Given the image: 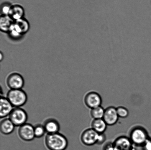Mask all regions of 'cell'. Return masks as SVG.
Segmentation results:
<instances>
[{"mask_svg":"<svg viewBox=\"0 0 151 150\" xmlns=\"http://www.w3.org/2000/svg\"><path fill=\"white\" fill-rule=\"evenodd\" d=\"M45 144L50 150H65L68 142L66 138L61 134H48L46 136Z\"/></svg>","mask_w":151,"mask_h":150,"instance_id":"6da1fadb","label":"cell"},{"mask_svg":"<svg viewBox=\"0 0 151 150\" xmlns=\"http://www.w3.org/2000/svg\"><path fill=\"white\" fill-rule=\"evenodd\" d=\"M7 98L16 108L23 106L27 101V95L22 89L10 90L7 94Z\"/></svg>","mask_w":151,"mask_h":150,"instance_id":"7a4b0ae2","label":"cell"},{"mask_svg":"<svg viewBox=\"0 0 151 150\" xmlns=\"http://www.w3.org/2000/svg\"><path fill=\"white\" fill-rule=\"evenodd\" d=\"M15 126H20L26 123L28 119L27 113L20 107L13 109L9 115V118Z\"/></svg>","mask_w":151,"mask_h":150,"instance_id":"3957f363","label":"cell"},{"mask_svg":"<svg viewBox=\"0 0 151 150\" xmlns=\"http://www.w3.org/2000/svg\"><path fill=\"white\" fill-rule=\"evenodd\" d=\"M148 139L147 132L142 127H135L130 134V140L135 145H143Z\"/></svg>","mask_w":151,"mask_h":150,"instance_id":"277c9868","label":"cell"},{"mask_svg":"<svg viewBox=\"0 0 151 150\" xmlns=\"http://www.w3.org/2000/svg\"><path fill=\"white\" fill-rule=\"evenodd\" d=\"M6 83L11 90L22 89L24 85V79L19 73H12L7 77Z\"/></svg>","mask_w":151,"mask_h":150,"instance_id":"5b68a950","label":"cell"},{"mask_svg":"<svg viewBox=\"0 0 151 150\" xmlns=\"http://www.w3.org/2000/svg\"><path fill=\"white\" fill-rule=\"evenodd\" d=\"M100 134L93 129H87L83 132L81 136V140L84 144L91 146L97 144Z\"/></svg>","mask_w":151,"mask_h":150,"instance_id":"8992f818","label":"cell"},{"mask_svg":"<svg viewBox=\"0 0 151 150\" xmlns=\"http://www.w3.org/2000/svg\"><path fill=\"white\" fill-rule=\"evenodd\" d=\"M18 134L22 140L25 141H30L35 137L34 127L29 123H25L19 127Z\"/></svg>","mask_w":151,"mask_h":150,"instance_id":"52a82bcc","label":"cell"},{"mask_svg":"<svg viewBox=\"0 0 151 150\" xmlns=\"http://www.w3.org/2000/svg\"><path fill=\"white\" fill-rule=\"evenodd\" d=\"M102 102L100 95L95 92H89L84 98V102L86 105L91 109L101 106Z\"/></svg>","mask_w":151,"mask_h":150,"instance_id":"ba28073f","label":"cell"},{"mask_svg":"<svg viewBox=\"0 0 151 150\" xmlns=\"http://www.w3.org/2000/svg\"><path fill=\"white\" fill-rule=\"evenodd\" d=\"M119 117L117 112L116 108L110 107L105 110L103 119L108 125L112 126L117 122Z\"/></svg>","mask_w":151,"mask_h":150,"instance_id":"9c48e42d","label":"cell"},{"mask_svg":"<svg viewBox=\"0 0 151 150\" xmlns=\"http://www.w3.org/2000/svg\"><path fill=\"white\" fill-rule=\"evenodd\" d=\"M14 21L8 15H1L0 18V29L5 33H9L14 28Z\"/></svg>","mask_w":151,"mask_h":150,"instance_id":"30bf717a","label":"cell"},{"mask_svg":"<svg viewBox=\"0 0 151 150\" xmlns=\"http://www.w3.org/2000/svg\"><path fill=\"white\" fill-rule=\"evenodd\" d=\"M29 22L24 17L14 21L13 29L22 36L29 31Z\"/></svg>","mask_w":151,"mask_h":150,"instance_id":"8fae6325","label":"cell"},{"mask_svg":"<svg viewBox=\"0 0 151 150\" xmlns=\"http://www.w3.org/2000/svg\"><path fill=\"white\" fill-rule=\"evenodd\" d=\"M13 106L7 98L1 97V110L0 117L4 118L9 115L13 110Z\"/></svg>","mask_w":151,"mask_h":150,"instance_id":"7c38bea8","label":"cell"},{"mask_svg":"<svg viewBox=\"0 0 151 150\" xmlns=\"http://www.w3.org/2000/svg\"><path fill=\"white\" fill-rule=\"evenodd\" d=\"M43 125L46 132L48 134L58 133L60 130V123L55 119H48L44 122Z\"/></svg>","mask_w":151,"mask_h":150,"instance_id":"4fadbf2b","label":"cell"},{"mask_svg":"<svg viewBox=\"0 0 151 150\" xmlns=\"http://www.w3.org/2000/svg\"><path fill=\"white\" fill-rule=\"evenodd\" d=\"M24 10L22 6L16 4L12 5L8 16L13 20L23 18L24 15Z\"/></svg>","mask_w":151,"mask_h":150,"instance_id":"5bb4252c","label":"cell"},{"mask_svg":"<svg viewBox=\"0 0 151 150\" xmlns=\"http://www.w3.org/2000/svg\"><path fill=\"white\" fill-rule=\"evenodd\" d=\"M131 142L130 139L124 136L118 138L114 144V150H129L131 147Z\"/></svg>","mask_w":151,"mask_h":150,"instance_id":"9a60e30c","label":"cell"},{"mask_svg":"<svg viewBox=\"0 0 151 150\" xmlns=\"http://www.w3.org/2000/svg\"><path fill=\"white\" fill-rule=\"evenodd\" d=\"M14 125L9 119H5L1 122L0 130L1 133L4 135H9L14 131Z\"/></svg>","mask_w":151,"mask_h":150,"instance_id":"2e32d148","label":"cell"},{"mask_svg":"<svg viewBox=\"0 0 151 150\" xmlns=\"http://www.w3.org/2000/svg\"><path fill=\"white\" fill-rule=\"evenodd\" d=\"M108 125L103 119H94L91 123V128L99 134H103L106 131Z\"/></svg>","mask_w":151,"mask_h":150,"instance_id":"e0dca14e","label":"cell"},{"mask_svg":"<svg viewBox=\"0 0 151 150\" xmlns=\"http://www.w3.org/2000/svg\"><path fill=\"white\" fill-rule=\"evenodd\" d=\"M105 110L101 106L91 109V114L94 119H103Z\"/></svg>","mask_w":151,"mask_h":150,"instance_id":"ac0fdd59","label":"cell"},{"mask_svg":"<svg viewBox=\"0 0 151 150\" xmlns=\"http://www.w3.org/2000/svg\"><path fill=\"white\" fill-rule=\"evenodd\" d=\"M46 132L44 125L38 124L34 127V133L35 137L40 138L43 136Z\"/></svg>","mask_w":151,"mask_h":150,"instance_id":"d6986e66","label":"cell"},{"mask_svg":"<svg viewBox=\"0 0 151 150\" xmlns=\"http://www.w3.org/2000/svg\"><path fill=\"white\" fill-rule=\"evenodd\" d=\"M118 117L122 118H127L129 115V111L127 108L122 107H119L116 108Z\"/></svg>","mask_w":151,"mask_h":150,"instance_id":"ffe728a7","label":"cell"},{"mask_svg":"<svg viewBox=\"0 0 151 150\" xmlns=\"http://www.w3.org/2000/svg\"><path fill=\"white\" fill-rule=\"evenodd\" d=\"M12 6V4H10L9 3L5 2L3 3L1 5V15H8Z\"/></svg>","mask_w":151,"mask_h":150,"instance_id":"44dd1931","label":"cell"},{"mask_svg":"<svg viewBox=\"0 0 151 150\" xmlns=\"http://www.w3.org/2000/svg\"><path fill=\"white\" fill-rule=\"evenodd\" d=\"M10 36L13 39H18L20 38L22 36V35H21L20 34L18 33L16 31L13 29L9 33Z\"/></svg>","mask_w":151,"mask_h":150,"instance_id":"7402d4cb","label":"cell"},{"mask_svg":"<svg viewBox=\"0 0 151 150\" xmlns=\"http://www.w3.org/2000/svg\"><path fill=\"white\" fill-rule=\"evenodd\" d=\"M143 146L145 150H151V139H148Z\"/></svg>","mask_w":151,"mask_h":150,"instance_id":"603a6c76","label":"cell"},{"mask_svg":"<svg viewBox=\"0 0 151 150\" xmlns=\"http://www.w3.org/2000/svg\"><path fill=\"white\" fill-rule=\"evenodd\" d=\"M106 139V136L104 134H100V135H99L98 141L97 144H101L102 143H103L105 141Z\"/></svg>","mask_w":151,"mask_h":150,"instance_id":"cb8c5ba5","label":"cell"},{"mask_svg":"<svg viewBox=\"0 0 151 150\" xmlns=\"http://www.w3.org/2000/svg\"><path fill=\"white\" fill-rule=\"evenodd\" d=\"M3 56V55H2V53L1 52V60H2V57Z\"/></svg>","mask_w":151,"mask_h":150,"instance_id":"d4e9b609","label":"cell"},{"mask_svg":"<svg viewBox=\"0 0 151 150\" xmlns=\"http://www.w3.org/2000/svg\"><path fill=\"white\" fill-rule=\"evenodd\" d=\"M108 150H114V147L112 148H109V149H108Z\"/></svg>","mask_w":151,"mask_h":150,"instance_id":"484cf974","label":"cell"}]
</instances>
